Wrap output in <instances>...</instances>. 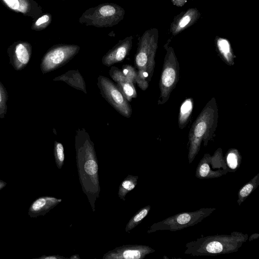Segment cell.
<instances>
[{
    "label": "cell",
    "instance_id": "603a6c76",
    "mask_svg": "<svg viewBox=\"0 0 259 259\" xmlns=\"http://www.w3.org/2000/svg\"><path fill=\"white\" fill-rule=\"evenodd\" d=\"M54 156L58 167L60 168L64 160V147L63 145L57 141L54 143Z\"/></svg>",
    "mask_w": 259,
    "mask_h": 259
},
{
    "label": "cell",
    "instance_id": "3957f363",
    "mask_svg": "<svg viewBox=\"0 0 259 259\" xmlns=\"http://www.w3.org/2000/svg\"><path fill=\"white\" fill-rule=\"evenodd\" d=\"M158 30L150 28L144 32L138 42L134 57L138 87L145 91L149 87L155 66V58L158 48Z\"/></svg>",
    "mask_w": 259,
    "mask_h": 259
},
{
    "label": "cell",
    "instance_id": "7402d4cb",
    "mask_svg": "<svg viewBox=\"0 0 259 259\" xmlns=\"http://www.w3.org/2000/svg\"><path fill=\"white\" fill-rule=\"evenodd\" d=\"M8 100V92L5 87L0 81V117L1 118H4L7 113V102Z\"/></svg>",
    "mask_w": 259,
    "mask_h": 259
},
{
    "label": "cell",
    "instance_id": "52a82bcc",
    "mask_svg": "<svg viewBox=\"0 0 259 259\" xmlns=\"http://www.w3.org/2000/svg\"><path fill=\"white\" fill-rule=\"evenodd\" d=\"M97 85L102 97L115 110L126 118L131 116V105L113 81L106 76L99 75Z\"/></svg>",
    "mask_w": 259,
    "mask_h": 259
},
{
    "label": "cell",
    "instance_id": "2e32d148",
    "mask_svg": "<svg viewBox=\"0 0 259 259\" xmlns=\"http://www.w3.org/2000/svg\"><path fill=\"white\" fill-rule=\"evenodd\" d=\"M155 250L148 246L138 245L124 248L116 255L115 258L125 259H139L144 258L146 255L153 252Z\"/></svg>",
    "mask_w": 259,
    "mask_h": 259
},
{
    "label": "cell",
    "instance_id": "d4e9b609",
    "mask_svg": "<svg viewBox=\"0 0 259 259\" xmlns=\"http://www.w3.org/2000/svg\"><path fill=\"white\" fill-rule=\"evenodd\" d=\"M121 70L134 83H136L138 80V74L137 70L134 66L128 64L123 65Z\"/></svg>",
    "mask_w": 259,
    "mask_h": 259
},
{
    "label": "cell",
    "instance_id": "4fadbf2b",
    "mask_svg": "<svg viewBox=\"0 0 259 259\" xmlns=\"http://www.w3.org/2000/svg\"><path fill=\"white\" fill-rule=\"evenodd\" d=\"M32 53L31 45L26 42L17 44L13 50L12 65L16 70L23 69L28 63Z\"/></svg>",
    "mask_w": 259,
    "mask_h": 259
},
{
    "label": "cell",
    "instance_id": "cb8c5ba5",
    "mask_svg": "<svg viewBox=\"0 0 259 259\" xmlns=\"http://www.w3.org/2000/svg\"><path fill=\"white\" fill-rule=\"evenodd\" d=\"M51 20V15L50 14H46L36 20L32 28L37 30L44 29L50 24Z\"/></svg>",
    "mask_w": 259,
    "mask_h": 259
},
{
    "label": "cell",
    "instance_id": "ffe728a7",
    "mask_svg": "<svg viewBox=\"0 0 259 259\" xmlns=\"http://www.w3.org/2000/svg\"><path fill=\"white\" fill-rule=\"evenodd\" d=\"M224 158L228 172H235L239 168L242 161V156L237 149H229Z\"/></svg>",
    "mask_w": 259,
    "mask_h": 259
},
{
    "label": "cell",
    "instance_id": "ba28073f",
    "mask_svg": "<svg viewBox=\"0 0 259 259\" xmlns=\"http://www.w3.org/2000/svg\"><path fill=\"white\" fill-rule=\"evenodd\" d=\"M80 47L76 45L59 44L54 46L44 55L40 64L43 74L65 65L79 52Z\"/></svg>",
    "mask_w": 259,
    "mask_h": 259
},
{
    "label": "cell",
    "instance_id": "f1b7e54d",
    "mask_svg": "<svg viewBox=\"0 0 259 259\" xmlns=\"http://www.w3.org/2000/svg\"><path fill=\"white\" fill-rule=\"evenodd\" d=\"M258 237H259L258 233H254V234H252V235H251V236L249 238H248V239L250 241L253 239L258 238Z\"/></svg>",
    "mask_w": 259,
    "mask_h": 259
},
{
    "label": "cell",
    "instance_id": "8fae6325",
    "mask_svg": "<svg viewBox=\"0 0 259 259\" xmlns=\"http://www.w3.org/2000/svg\"><path fill=\"white\" fill-rule=\"evenodd\" d=\"M109 74L128 102L137 98V93L134 83L123 73L121 69L111 66Z\"/></svg>",
    "mask_w": 259,
    "mask_h": 259
},
{
    "label": "cell",
    "instance_id": "30bf717a",
    "mask_svg": "<svg viewBox=\"0 0 259 259\" xmlns=\"http://www.w3.org/2000/svg\"><path fill=\"white\" fill-rule=\"evenodd\" d=\"M133 40V36H129L120 40L103 56L102 64L107 67H111L113 64L123 60L132 49Z\"/></svg>",
    "mask_w": 259,
    "mask_h": 259
},
{
    "label": "cell",
    "instance_id": "9c48e42d",
    "mask_svg": "<svg viewBox=\"0 0 259 259\" xmlns=\"http://www.w3.org/2000/svg\"><path fill=\"white\" fill-rule=\"evenodd\" d=\"M228 172L223 150L219 148L212 155H204L196 167L195 176L199 179L218 178Z\"/></svg>",
    "mask_w": 259,
    "mask_h": 259
},
{
    "label": "cell",
    "instance_id": "5b68a950",
    "mask_svg": "<svg viewBox=\"0 0 259 259\" xmlns=\"http://www.w3.org/2000/svg\"><path fill=\"white\" fill-rule=\"evenodd\" d=\"M164 47L166 54L159 82L158 105H163L168 100L179 81L180 74V65L174 49L168 45V42Z\"/></svg>",
    "mask_w": 259,
    "mask_h": 259
},
{
    "label": "cell",
    "instance_id": "83f0119b",
    "mask_svg": "<svg viewBox=\"0 0 259 259\" xmlns=\"http://www.w3.org/2000/svg\"><path fill=\"white\" fill-rule=\"evenodd\" d=\"M171 2L174 5L181 7L185 4L187 2V0H171Z\"/></svg>",
    "mask_w": 259,
    "mask_h": 259
},
{
    "label": "cell",
    "instance_id": "7c38bea8",
    "mask_svg": "<svg viewBox=\"0 0 259 259\" xmlns=\"http://www.w3.org/2000/svg\"><path fill=\"white\" fill-rule=\"evenodd\" d=\"M200 14L196 8H190L177 15L171 23L170 32L175 36L193 24L200 17Z\"/></svg>",
    "mask_w": 259,
    "mask_h": 259
},
{
    "label": "cell",
    "instance_id": "ac0fdd59",
    "mask_svg": "<svg viewBox=\"0 0 259 259\" xmlns=\"http://www.w3.org/2000/svg\"><path fill=\"white\" fill-rule=\"evenodd\" d=\"M194 108V100L192 98L186 99L182 103L178 117V125L183 129L188 124Z\"/></svg>",
    "mask_w": 259,
    "mask_h": 259
},
{
    "label": "cell",
    "instance_id": "5bb4252c",
    "mask_svg": "<svg viewBox=\"0 0 259 259\" xmlns=\"http://www.w3.org/2000/svg\"><path fill=\"white\" fill-rule=\"evenodd\" d=\"M61 201V199L52 197H39L31 204L28 209V215L31 218L44 215Z\"/></svg>",
    "mask_w": 259,
    "mask_h": 259
},
{
    "label": "cell",
    "instance_id": "f546056e",
    "mask_svg": "<svg viewBox=\"0 0 259 259\" xmlns=\"http://www.w3.org/2000/svg\"><path fill=\"white\" fill-rule=\"evenodd\" d=\"M60 258L59 257H58L57 256H41L40 257H39L38 258H42V259H55V258Z\"/></svg>",
    "mask_w": 259,
    "mask_h": 259
},
{
    "label": "cell",
    "instance_id": "7a4b0ae2",
    "mask_svg": "<svg viewBox=\"0 0 259 259\" xmlns=\"http://www.w3.org/2000/svg\"><path fill=\"white\" fill-rule=\"evenodd\" d=\"M219 118L215 98H212L204 107L193 123L189 133V163H191L198 154L202 142L206 146L215 136Z\"/></svg>",
    "mask_w": 259,
    "mask_h": 259
},
{
    "label": "cell",
    "instance_id": "9a60e30c",
    "mask_svg": "<svg viewBox=\"0 0 259 259\" xmlns=\"http://www.w3.org/2000/svg\"><path fill=\"white\" fill-rule=\"evenodd\" d=\"M54 81H62L71 87L82 91L87 94L86 84L84 78L78 70H68L64 74L55 77Z\"/></svg>",
    "mask_w": 259,
    "mask_h": 259
},
{
    "label": "cell",
    "instance_id": "44dd1931",
    "mask_svg": "<svg viewBox=\"0 0 259 259\" xmlns=\"http://www.w3.org/2000/svg\"><path fill=\"white\" fill-rule=\"evenodd\" d=\"M9 9L23 14L27 13L30 9L28 0H2Z\"/></svg>",
    "mask_w": 259,
    "mask_h": 259
},
{
    "label": "cell",
    "instance_id": "277c9868",
    "mask_svg": "<svg viewBox=\"0 0 259 259\" xmlns=\"http://www.w3.org/2000/svg\"><path fill=\"white\" fill-rule=\"evenodd\" d=\"M125 11L116 4L104 3L87 10L79 19L80 24L96 27H110L124 18Z\"/></svg>",
    "mask_w": 259,
    "mask_h": 259
},
{
    "label": "cell",
    "instance_id": "d6986e66",
    "mask_svg": "<svg viewBox=\"0 0 259 259\" xmlns=\"http://www.w3.org/2000/svg\"><path fill=\"white\" fill-rule=\"evenodd\" d=\"M259 185V173L241 187L238 192L237 202L240 206Z\"/></svg>",
    "mask_w": 259,
    "mask_h": 259
},
{
    "label": "cell",
    "instance_id": "484cf974",
    "mask_svg": "<svg viewBox=\"0 0 259 259\" xmlns=\"http://www.w3.org/2000/svg\"><path fill=\"white\" fill-rule=\"evenodd\" d=\"M150 208V205H148L141 209L131 221H132V225H133L134 227L136 226L139 222L144 219L148 214Z\"/></svg>",
    "mask_w": 259,
    "mask_h": 259
},
{
    "label": "cell",
    "instance_id": "8992f818",
    "mask_svg": "<svg viewBox=\"0 0 259 259\" xmlns=\"http://www.w3.org/2000/svg\"><path fill=\"white\" fill-rule=\"evenodd\" d=\"M215 210V208L203 207L193 211L180 212L154 223L150 227L148 232L164 230L180 231L198 224Z\"/></svg>",
    "mask_w": 259,
    "mask_h": 259
},
{
    "label": "cell",
    "instance_id": "6da1fadb",
    "mask_svg": "<svg viewBox=\"0 0 259 259\" xmlns=\"http://www.w3.org/2000/svg\"><path fill=\"white\" fill-rule=\"evenodd\" d=\"M248 238L247 234L237 231L230 234L201 237L186 243L184 253L192 256H214L235 252Z\"/></svg>",
    "mask_w": 259,
    "mask_h": 259
},
{
    "label": "cell",
    "instance_id": "4dcf8cb0",
    "mask_svg": "<svg viewBox=\"0 0 259 259\" xmlns=\"http://www.w3.org/2000/svg\"><path fill=\"white\" fill-rule=\"evenodd\" d=\"M7 185V183L4 182V181L0 180V190L4 188Z\"/></svg>",
    "mask_w": 259,
    "mask_h": 259
},
{
    "label": "cell",
    "instance_id": "4316f807",
    "mask_svg": "<svg viewBox=\"0 0 259 259\" xmlns=\"http://www.w3.org/2000/svg\"><path fill=\"white\" fill-rule=\"evenodd\" d=\"M137 181L135 180L132 181L130 179H126L123 181L121 185V189L125 191L132 190L136 186Z\"/></svg>",
    "mask_w": 259,
    "mask_h": 259
},
{
    "label": "cell",
    "instance_id": "e0dca14e",
    "mask_svg": "<svg viewBox=\"0 0 259 259\" xmlns=\"http://www.w3.org/2000/svg\"><path fill=\"white\" fill-rule=\"evenodd\" d=\"M215 45L219 54L222 60L228 65H233L236 56L229 40L224 38L217 37Z\"/></svg>",
    "mask_w": 259,
    "mask_h": 259
}]
</instances>
